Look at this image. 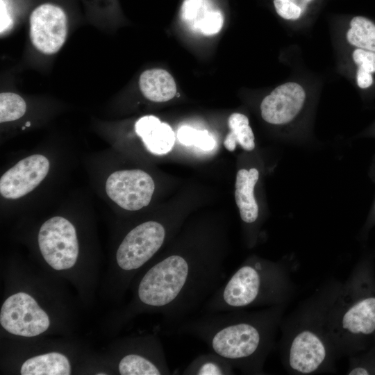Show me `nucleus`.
Masks as SVG:
<instances>
[{
	"label": "nucleus",
	"mask_w": 375,
	"mask_h": 375,
	"mask_svg": "<svg viewBox=\"0 0 375 375\" xmlns=\"http://www.w3.org/2000/svg\"><path fill=\"white\" fill-rule=\"evenodd\" d=\"M288 291V276L283 265L251 256L224 281L201 310L216 312L281 306Z\"/></svg>",
	"instance_id": "3"
},
{
	"label": "nucleus",
	"mask_w": 375,
	"mask_h": 375,
	"mask_svg": "<svg viewBox=\"0 0 375 375\" xmlns=\"http://www.w3.org/2000/svg\"><path fill=\"white\" fill-rule=\"evenodd\" d=\"M26 103L19 94L5 92L0 94V122H12L21 118L26 112Z\"/></svg>",
	"instance_id": "21"
},
{
	"label": "nucleus",
	"mask_w": 375,
	"mask_h": 375,
	"mask_svg": "<svg viewBox=\"0 0 375 375\" xmlns=\"http://www.w3.org/2000/svg\"><path fill=\"white\" fill-rule=\"evenodd\" d=\"M49 169V160L41 154H33L21 160L1 176V196L9 199L24 197L44 180Z\"/></svg>",
	"instance_id": "11"
},
{
	"label": "nucleus",
	"mask_w": 375,
	"mask_h": 375,
	"mask_svg": "<svg viewBox=\"0 0 375 375\" xmlns=\"http://www.w3.org/2000/svg\"><path fill=\"white\" fill-rule=\"evenodd\" d=\"M22 375H69L71 367L67 358L58 352H50L26 360L22 365Z\"/></svg>",
	"instance_id": "16"
},
{
	"label": "nucleus",
	"mask_w": 375,
	"mask_h": 375,
	"mask_svg": "<svg viewBox=\"0 0 375 375\" xmlns=\"http://www.w3.org/2000/svg\"><path fill=\"white\" fill-rule=\"evenodd\" d=\"M228 125L230 132L224 141L227 150L234 151L237 144L247 151L255 148L254 135L245 115L239 112L231 114L228 119Z\"/></svg>",
	"instance_id": "17"
},
{
	"label": "nucleus",
	"mask_w": 375,
	"mask_h": 375,
	"mask_svg": "<svg viewBox=\"0 0 375 375\" xmlns=\"http://www.w3.org/2000/svg\"><path fill=\"white\" fill-rule=\"evenodd\" d=\"M29 125H30V123L28 122V123L26 124V126H28Z\"/></svg>",
	"instance_id": "28"
},
{
	"label": "nucleus",
	"mask_w": 375,
	"mask_h": 375,
	"mask_svg": "<svg viewBox=\"0 0 375 375\" xmlns=\"http://www.w3.org/2000/svg\"><path fill=\"white\" fill-rule=\"evenodd\" d=\"M352 58L358 66L357 72L372 74L375 72V52L362 49H356Z\"/></svg>",
	"instance_id": "24"
},
{
	"label": "nucleus",
	"mask_w": 375,
	"mask_h": 375,
	"mask_svg": "<svg viewBox=\"0 0 375 375\" xmlns=\"http://www.w3.org/2000/svg\"><path fill=\"white\" fill-rule=\"evenodd\" d=\"M306 92L294 82L282 84L266 96L260 103L262 119L274 125L291 122L302 110L306 101Z\"/></svg>",
	"instance_id": "12"
},
{
	"label": "nucleus",
	"mask_w": 375,
	"mask_h": 375,
	"mask_svg": "<svg viewBox=\"0 0 375 375\" xmlns=\"http://www.w3.org/2000/svg\"><path fill=\"white\" fill-rule=\"evenodd\" d=\"M333 348L323 314L316 322H303L295 329L286 347L285 362L292 372L299 374L321 372L329 364Z\"/></svg>",
	"instance_id": "5"
},
{
	"label": "nucleus",
	"mask_w": 375,
	"mask_h": 375,
	"mask_svg": "<svg viewBox=\"0 0 375 375\" xmlns=\"http://www.w3.org/2000/svg\"><path fill=\"white\" fill-rule=\"evenodd\" d=\"M29 27L33 47L43 54L52 55L57 53L66 41L67 17L60 6L42 3L31 13Z\"/></svg>",
	"instance_id": "9"
},
{
	"label": "nucleus",
	"mask_w": 375,
	"mask_h": 375,
	"mask_svg": "<svg viewBox=\"0 0 375 375\" xmlns=\"http://www.w3.org/2000/svg\"><path fill=\"white\" fill-rule=\"evenodd\" d=\"M40 252L45 261L56 270L72 267L78 256V242L74 225L67 219L56 216L40 227L38 236Z\"/></svg>",
	"instance_id": "7"
},
{
	"label": "nucleus",
	"mask_w": 375,
	"mask_h": 375,
	"mask_svg": "<svg viewBox=\"0 0 375 375\" xmlns=\"http://www.w3.org/2000/svg\"><path fill=\"white\" fill-rule=\"evenodd\" d=\"M224 260L216 249H172L141 278L138 301L161 312L171 331L192 317L224 282Z\"/></svg>",
	"instance_id": "1"
},
{
	"label": "nucleus",
	"mask_w": 375,
	"mask_h": 375,
	"mask_svg": "<svg viewBox=\"0 0 375 375\" xmlns=\"http://www.w3.org/2000/svg\"><path fill=\"white\" fill-rule=\"evenodd\" d=\"M347 40L352 46L375 52V24L367 17L356 16L350 22Z\"/></svg>",
	"instance_id": "19"
},
{
	"label": "nucleus",
	"mask_w": 375,
	"mask_h": 375,
	"mask_svg": "<svg viewBox=\"0 0 375 375\" xmlns=\"http://www.w3.org/2000/svg\"><path fill=\"white\" fill-rule=\"evenodd\" d=\"M0 323L12 334L34 337L46 331L50 321L47 314L31 295L18 292L9 297L3 303Z\"/></svg>",
	"instance_id": "8"
},
{
	"label": "nucleus",
	"mask_w": 375,
	"mask_h": 375,
	"mask_svg": "<svg viewBox=\"0 0 375 375\" xmlns=\"http://www.w3.org/2000/svg\"><path fill=\"white\" fill-rule=\"evenodd\" d=\"M358 294L352 283L344 284L325 310L324 326L334 349L344 351L351 340L375 332V296Z\"/></svg>",
	"instance_id": "4"
},
{
	"label": "nucleus",
	"mask_w": 375,
	"mask_h": 375,
	"mask_svg": "<svg viewBox=\"0 0 375 375\" xmlns=\"http://www.w3.org/2000/svg\"><path fill=\"white\" fill-rule=\"evenodd\" d=\"M135 130L152 153L162 155L169 152L175 142V134L172 127L153 115H147L139 119Z\"/></svg>",
	"instance_id": "13"
},
{
	"label": "nucleus",
	"mask_w": 375,
	"mask_h": 375,
	"mask_svg": "<svg viewBox=\"0 0 375 375\" xmlns=\"http://www.w3.org/2000/svg\"><path fill=\"white\" fill-rule=\"evenodd\" d=\"M177 138L185 145L193 144L204 151L212 150L215 146V139L207 131L197 130L188 126L178 130Z\"/></svg>",
	"instance_id": "22"
},
{
	"label": "nucleus",
	"mask_w": 375,
	"mask_h": 375,
	"mask_svg": "<svg viewBox=\"0 0 375 375\" xmlns=\"http://www.w3.org/2000/svg\"><path fill=\"white\" fill-rule=\"evenodd\" d=\"M165 226L149 220L131 229L120 243L116 253L119 267L131 272L142 267L161 249L167 238Z\"/></svg>",
	"instance_id": "6"
},
{
	"label": "nucleus",
	"mask_w": 375,
	"mask_h": 375,
	"mask_svg": "<svg viewBox=\"0 0 375 375\" xmlns=\"http://www.w3.org/2000/svg\"><path fill=\"white\" fill-rule=\"evenodd\" d=\"M1 30L5 29V28L8 26L10 21L9 12L5 0H1Z\"/></svg>",
	"instance_id": "26"
},
{
	"label": "nucleus",
	"mask_w": 375,
	"mask_h": 375,
	"mask_svg": "<svg viewBox=\"0 0 375 375\" xmlns=\"http://www.w3.org/2000/svg\"><path fill=\"white\" fill-rule=\"evenodd\" d=\"M288 1L299 7L303 12L307 8L308 4L312 0H287Z\"/></svg>",
	"instance_id": "27"
},
{
	"label": "nucleus",
	"mask_w": 375,
	"mask_h": 375,
	"mask_svg": "<svg viewBox=\"0 0 375 375\" xmlns=\"http://www.w3.org/2000/svg\"><path fill=\"white\" fill-rule=\"evenodd\" d=\"M233 365L225 358L210 351L194 358L183 369V375H231Z\"/></svg>",
	"instance_id": "18"
},
{
	"label": "nucleus",
	"mask_w": 375,
	"mask_h": 375,
	"mask_svg": "<svg viewBox=\"0 0 375 375\" xmlns=\"http://www.w3.org/2000/svg\"><path fill=\"white\" fill-rule=\"evenodd\" d=\"M155 189L151 176L140 169L119 170L107 178L106 191L122 208L138 210L151 201Z\"/></svg>",
	"instance_id": "10"
},
{
	"label": "nucleus",
	"mask_w": 375,
	"mask_h": 375,
	"mask_svg": "<svg viewBox=\"0 0 375 375\" xmlns=\"http://www.w3.org/2000/svg\"><path fill=\"white\" fill-rule=\"evenodd\" d=\"M281 306L252 312L235 310L204 312L189 318L169 333L193 336L242 373L262 374L265 360L274 346Z\"/></svg>",
	"instance_id": "2"
},
{
	"label": "nucleus",
	"mask_w": 375,
	"mask_h": 375,
	"mask_svg": "<svg viewBox=\"0 0 375 375\" xmlns=\"http://www.w3.org/2000/svg\"><path fill=\"white\" fill-rule=\"evenodd\" d=\"M258 178L256 168L241 169L236 174L235 199L241 219L247 224H253L258 219L259 208L254 196Z\"/></svg>",
	"instance_id": "14"
},
{
	"label": "nucleus",
	"mask_w": 375,
	"mask_h": 375,
	"mask_svg": "<svg viewBox=\"0 0 375 375\" xmlns=\"http://www.w3.org/2000/svg\"><path fill=\"white\" fill-rule=\"evenodd\" d=\"M223 23L224 17L222 12L215 8L210 10L200 22L197 31L206 35H215L221 30Z\"/></svg>",
	"instance_id": "23"
},
{
	"label": "nucleus",
	"mask_w": 375,
	"mask_h": 375,
	"mask_svg": "<svg viewBox=\"0 0 375 375\" xmlns=\"http://www.w3.org/2000/svg\"><path fill=\"white\" fill-rule=\"evenodd\" d=\"M210 0H185L181 6V18L188 26L197 31L207 13L215 8Z\"/></svg>",
	"instance_id": "20"
},
{
	"label": "nucleus",
	"mask_w": 375,
	"mask_h": 375,
	"mask_svg": "<svg viewBox=\"0 0 375 375\" xmlns=\"http://www.w3.org/2000/svg\"><path fill=\"white\" fill-rule=\"evenodd\" d=\"M277 14L285 19L295 20L303 14L302 10L287 0H274Z\"/></svg>",
	"instance_id": "25"
},
{
	"label": "nucleus",
	"mask_w": 375,
	"mask_h": 375,
	"mask_svg": "<svg viewBox=\"0 0 375 375\" xmlns=\"http://www.w3.org/2000/svg\"><path fill=\"white\" fill-rule=\"evenodd\" d=\"M139 87L144 97L154 102L167 101L176 94L174 78L162 69L143 72L139 78Z\"/></svg>",
	"instance_id": "15"
}]
</instances>
